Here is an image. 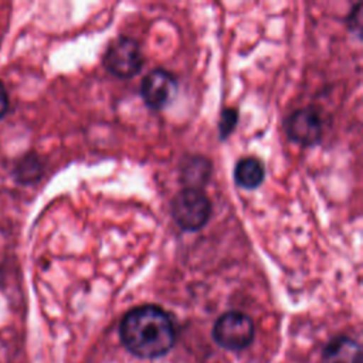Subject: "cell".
I'll return each instance as SVG.
<instances>
[{"label": "cell", "mask_w": 363, "mask_h": 363, "mask_svg": "<svg viewBox=\"0 0 363 363\" xmlns=\"http://www.w3.org/2000/svg\"><path fill=\"white\" fill-rule=\"evenodd\" d=\"M121 339L136 356L159 357L173 346L176 329L166 311L155 305H142L123 316Z\"/></svg>", "instance_id": "6da1fadb"}, {"label": "cell", "mask_w": 363, "mask_h": 363, "mask_svg": "<svg viewBox=\"0 0 363 363\" xmlns=\"http://www.w3.org/2000/svg\"><path fill=\"white\" fill-rule=\"evenodd\" d=\"M173 220L186 231H196L204 227L211 216V204L207 196L199 189H183L170 206Z\"/></svg>", "instance_id": "7a4b0ae2"}, {"label": "cell", "mask_w": 363, "mask_h": 363, "mask_svg": "<svg viewBox=\"0 0 363 363\" xmlns=\"http://www.w3.org/2000/svg\"><path fill=\"white\" fill-rule=\"evenodd\" d=\"M214 340L230 350L247 347L254 337V323L245 313L227 312L221 315L213 328Z\"/></svg>", "instance_id": "3957f363"}, {"label": "cell", "mask_w": 363, "mask_h": 363, "mask_svg": "<svg viewBox=\"0 0 363 363\" xmlns=\"http://www.w3.org/2000/svg\"><path fill=\"white\" fill-rule=\"evenodd\" d=\"M143 57L139 44L130 37L116 38L104 55V65L118 78H129L139 72Z\"/></svg>", "instance_id": "277c9868"}, {"label": "cell", "mask_w": 363, "mask_h": 363, "mask_svg": "<svg viewBox=\"0 0 363 363\" xmlns=\"http://www.w3.org/2000/svg\"><path fill=\"white\" fill-rule=\"evenodd\" d=\"M177 92L176 78L163 68H156L145 75L140 94L145 104L152 109H162L170 104Z\"/></svg>", "instance_id": "5b68a950"}, {"label": "cell", "mask_w": 363, "mask_h": 363, "mask_svg": "<svg viewBox=\"0 0 363 363\" xmlns=\"http://www.w3.org/2000/svg\"><path fill=\"white\" fill-rule=\"evenodd\" d=\"M288 136L299 145H315L322 135V122L316 111L302 108L291 113L285 125Z\"/></svg>", "instance_id": "8992f818"}, {"label": "cell", "mask_w": 363, "mask_h": 363, "mask_svg": "<svg viewBox=\"0 0 363 363\" xmlns=\"http://www.w3.org/2000/svg\"><path fill=\"white\" fill-rule=\"evenodd\" d=\"M323 363H360V347L349 337H337L326 346Z\"/></svg>", "instance_id": "52a82bcc"}, {"label": "cell", "mask_w": 363, "mask_h": 363, "mask_svg": "<svg viewBox=\"0 0 363 363\" xmlns=\"http://www.w3.org/2000/svg\"><path fill=\"white\" fill-rule=\"evenodd\" d=\"M265 176L264 164L255 157H242L234 167V180L242 189L258 187Z\"/></svg>", "instance_id": "ba28073f"}, {"label": "cell", "mask_w": 363, "mask_h": 363, "mask_svg": "<svg viewBox=\"0 0 363 363\" xmlns=\"http://www.w3.org/2000/svg\"><path fill=\"white\" fill-rule=\"evenodd\" d=\"M211 170L210 163L203 157H193L186 162L182 169V179L189 189H199L206 183Z\"/></svg>", "instance_id": "9c48e42d"}, {"label": "cell", "mask_w": 363, "mask_h": 363, "mask_svg": "<svg viewBox=\"0 0 363 363\" xmlns=\"http://www.w3.org/2000/svg\"><path fill=\"white\" fill-rule=\"evenodd\" d=\"M235 125H237V112L231 108L224 109L221 113V118H220V123H218V130H220L221 139L227 138L233 132Z\"/></svg>", "instance_id": "30bf717a"}, {"label": "cell", "mask_w": 363, "mask_h": 363, "mask_svg": "<svg viewBox=\"0 0 363 363\" xmlns=\"http://www.w3.org/2000/svg\"><path fill=\"white\" fill-rule=\"evenodd\" d=\"M7 109H9V95L4 85L0 81V119L6 115Z\"/></svg>", "instance_id": "8fae6325"}]
</instances>
